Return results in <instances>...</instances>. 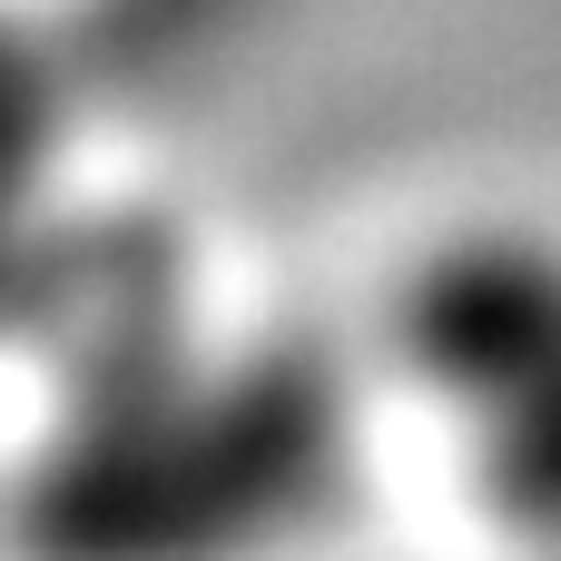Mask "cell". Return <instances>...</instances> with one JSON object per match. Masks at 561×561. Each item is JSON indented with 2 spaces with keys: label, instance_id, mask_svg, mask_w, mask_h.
Returning a JSON list of instances; mask_svg holds the SVG:
<instances>
[{
  "label": "cell",
  "instance_id": "cell-1",
  "mask_svg": "<svg viewBox=\"0 0 561 561\" xmlns=\"http://www.w3.org/2000/svg\"><path fill=\"white\" fill-rule=\"evenodd\" d=\"M404 375L454 424L503 533L561 561V237H444L404 276Z\"/></svg>",
  "mask_w": 561,
  "mask_h": 561
}]
</instances>
